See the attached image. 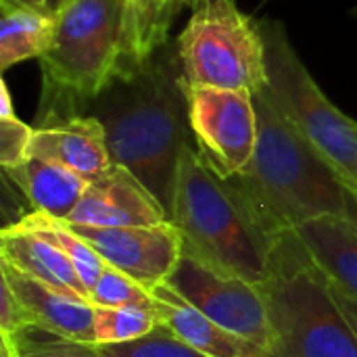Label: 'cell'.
Instances as JSON below:
<instances>
[{
    "instance_id": "cell-13",
    "label": "cell",
    "mask_w": 357,
    "mask_h": 357,
    "mask_svg": "<svg viewBox=\"0 0 357 357\" xmlns=\"http://www.w3.org/2000/svg\"><path fill=\"white\" fill-rule=\"evenodd\" d=\"M29 157L54 161L88 182L111 169L105 126L94 115H79L69 121L36 128Z\"/></svg>"
},
{
    "instance_id": "cell-28",
    "label": "cell",
    "mask_w": 357,
    "mask_h": 357,
    "mask_svg": "<svg viewBox=\"0 0 357 357\" xmlns=\"http://www.w3.org/2000/svg\"><path fill=\"white\" fill-rule=\"evenodd\" d=\"M6 117H17V115L13 109V98H10L8 86L4 79H0V119H6Z\"/></svg>"
},
{
    "instance_id": "cell-18",
    "label": "cell",
    "mask_w": 357,
    "mask_h": 357,
    "mask_svg": "<svg viewBox=\"0 0 357 357\" xmlns=\"http://www.w3.org/2000/svg\"><path fill=\"white\" fill-rule=\"evenodd\" d=\"M56 27V13H46L19 0H0V69L29 59H42Z\"/></svg>"
},
{
    "instance_id": "cell-1",
    "label": "cell",
    "mask_w": 357,
    "mask_h": 357,
    "mask_svg": "<svg viewBox=\"0 0 357 357\" xmlns=\"http://www.w3.org/2000/svg\"><path fill=\"white\" fill-rule=\"evenodd\" d=\"M88 115L105 126L111 161L134 174L169 211L180 155L192 134L176 46H163L123 71Z\"/></svg>"
},
{
    "instance_id": "cell-26",
    "label": "cell",
    "mask_w": 357,
    "mask_h": 357,
    "mask_svg": "<svg viewBox=\"0 0 357 357\" xmlns=\"http://www.w3.org/2000/svg\"><path fill=\"white\" fill-rule=\"evenodd\" d=\"M151 0H128V52H126V67L123 71L132 69V54H134V44L138 40V33L144 23V15L149 8Z\"/></svg>"
},
{
    "instance_id": "cell-20",
    "label": "cell",
    "mask_w": 357,
    "mask_h": 357,
    "mask_svg": "<svg viewBox=\"0 0 357 357\" xmlns=\"http://www.w3.org/2000/svg\"><path fill=\"white\" fill-rule=\"evenodd\" d=\"M159 326L155 307H98L94 305V343L111 345L134 341Z\"/></svg>"
},
{
    "instance_id": "cell-6",
    "label": "cell",
    "mask_w": 357,
    "mask_h": 357,
    "mask_svg": "<svg viewBox=\"0 0 357 357\" xmlns=\"http://www.w3.org/2000/svg\"><path fill=\"white\" fill-rule=\"evenodd\" d=\"M259 29L266 46L264 96L335 169L349 192H357V121L324 94L280 21L259 19Z\"/></svg>"
},
{
    "instance_id": "cell-11",
    "label": "cell",
    "mask_w": 357,
    "mask_h": 357,
    "mask_svg": "<svg viewBox=\"0 0 357 357\" xmlns=\"http://www.w3.org/2000/svg\"><path fill=\"white\" fill-rule=\"evenodd\" d=\"M163 222H169L165 207L134 174L115 163L88 184L86 195L67 220V224L96 228L153 226Z\"/></svg>"
},
{
    "instance_id": "cell-32",
    "label": "cell",
    "mask_w": 357,
    "mask_h": 357,
    "mask_svg": "<svg viewBox=\"0 0 357 357\" xmlns=\"http://www.w3.org/2000/svg\"><path fill=\"white\" fill-rule=\"evenodd\" d=\"M67 2H69V0H67Z\"/></svg>"
},
{
    "instance_id": "cell-29",
    "label": "cell",
    "mask_w": 357,
    "mask_h": 357,
    "mask_svg": "<svg viewBox=\"0 0 357 357\" xmlns=\"http://www.w3.org/2000/svg\"><path fill=\"white\" fill-rule=\"evenodd\" d=\"M19 2L29 4L33 8H40V10H46V13H59L67 0H19Z\"/></svg>"
},
{
    "instance_id": "cell-15",
    "label": "cell",
    "mask_w": 357,
    "mask_h": 357,
    "mask_svg": "<svg viewBox=\"0 0 357 357\" xmlns=\"http://www.w3.org/2000/svg\"><path fill=\"white\" fill-rule=\"evenodd\" d=\"M0 259L33 280L90 301L71 259L42 234L21 228L17 222L8 224L0 234Z\"/></svg>"
},
{
    "instance_id": "cell-5",
    "label": "cell",
    "mask_w": 357,
    "mask_h": 357,
    "mask_svg": "<svg viewBox=\"0 0 357 357\" xmlns=\"http://www.w3.org/2000/svg\"><path fill=\"white\" fill-rule=\"evenodd\" d=\"M266 303V357H357V333L333 282L312 261L295 230L276 236L268 274L257 284Z\"/></svg>"
},
{
    "instance_id": "cell-21",
    "label": "cell",
    "mask_w": 357,
    "mask_h": 357,
    "mask_svg": "<svg viewBox=\"0 0 357 357\" xmlns=\"http://www.w3.org/2000/svg\"><path fill=\"white\" fill-rule=\"evenodd\" d=\"M92 347L98 357H207L186 345L172 328L161 322L157 328L134 341Z\"/></svg>"
},
{
    "instance_id": "cell-17",
    "label": "cell",
    "mask_w": 357,
    "mask_h": 357,
    "mask_svg": "<svg viewBox=\"0 0 357 357\" xmlns=\"http://www.w3.org/2000/svg\"><path fill=\"white\" fill-rule=\"evenodd\" d=\"M6 178L23 192L33 211L56 220H69L88 190V180L79 174L40 157H29L13 169H4Z\"/></svg>"
},
{
    "instance_id": "cell-22",
    "label": "cell",
    "mask_w": 357,
    "mask_h": 357,
    "mask_svg": "<svg viewBox=\"0 0 357 357\" xmlns=\"http://www.w3.org/2000/svg\"><path fill=\"white\" fill-rule=\"evenodd\" d=\"M90 303L98 307H155V297L136 280L105 264L90 291Z\"/></svg>"
},
{
    "instance_id": "cell-8",
    "label": "cell",
    "mask_w": 357,
    "mask_h": 357,
    "mask_svg": "<svg viewBox=\"0 0 357 357\" xmlns=\"http://www.w3.org/2000/svg\"><path fill=\"white\" fill-rule=\"evenodd\" d=\"M184 94L201 159L224 180L238 176L251 163L259 138L253 92L184 86Z\"/></svg>"
},
{
    "instance_id": "cell-25",
    "label": "cell",
    "mask_w": 357,
    "mask_h": 357,
    "mask_svg": "<svg viewBox=\"0 0 357 357\" xmlns=\"http://www.w3.org/2000/svg\"><path fill=\"white\" fill-rule=\"evenodd\" d=\"M29 328H36L33 318L13 293L10 284L0 278V333L6 335H21Z\"/></svg>"
},
{
    "instance_id": "cell-31",
    "label": "cell",
    "mask_w": 357,
    "mask_h": 357,
    "mask_svg": "<svg viewBox=\"0 0 357 357\" xmlns=\"http://www.w3.org/2000/svg\"><path fill=\"white\" fill-rule=\"evenodd\" d=\"M351 197H354V203H356L357 207V192H351Z\"/></svg>"
},
{
    "instance_id": "cell-10",
    "label": "cell",
    "mask_w": 357,
    "mask_h": 357,
    "mask_svg": "<svg viewBox=\"0 0 357 357\" xmlns=\"http://www.w3.org/2000/svg\"><path fill=\"white\" fill-rule=\"evenodd\" d=\"M69 226L102 257L105 264L123 272L146 291L167 282L182 255V236L172 222L119 228Z\"/></svg>"
},
{
    "instance_id": "cell-16",
    "label": "cell",
    "mask_w": 357,
    "mask_h": 357,
    "mask_svg": "<svg viewBox=\"0 0 357 357\" xmlns=\"http://www.w3.org/2000/svg\"><path fill=\"white\" fill-rule=\"evenodd\" d=\"M295 234L333 287L357 301V218L324 215L297 226Z\"/></svg>"
},
{
    "instance_id": "cell-3",
    "label": "cell",
    "mask_w": 357,
    "mask_h": 357,
    "mask_svg": "<svg viewBox=\"0 0 357 357\" xmlns=\"http://www.w3.org/2000/svg\"><path fill=\"white\" fill-rule=\"evenodd\" d=\"M128 0H69L56 13L52 42L40 59L38 126L88 115L96 98L123 73Z\"/></svg>"
},
{
    "instance_id": "cell-24",
    "label": "cell",
    "mask_w": 357,
    "mask_h": 357,
    "mask_svg": "<svg viewBox=\"0 0 357 357\" xmlns=\"http://www.w3.org/2000/svg\"><path fill=\"white\" fill-rule=\"evenodd\" d=\"M33 130L19 117L0 119V165L2 169L19 167L29 159Z\"/></svg>"
},
{
    "instance_id": "cell-2",
    "label": "cell",
    "mask_w": 357,
    "mask_h": 357,
    "mask_svg": "<svg viewBox=\"0 0 357 357\" xmlns=\"http://www.w3.org/2000/svg\"><path fill=\"white\" fill-rule=\"evenodd\" d=\"M259 121L257 149L251 163L228 182L245 199L270 236L324 218H357L349 188L335 169L301 138V134L253 92Z\"/></svg>"
},
{
    "instance_id": "cell-14",
    "label": "cell",
    "mask_w": 357,
    "mask_h": 357,
    "mask_svg": "<svg viewBox=\"0 0 357 357\" xmlns=\"http://www.w3.org/2000/svg\"><path fill=\"white\" fill-rule=\"evenodd\" d=\"M159 322L172 328L186 345L207 357H266L255 343L228 333L211 318L184 301L169 284H159L151 291Z\"/></svg>"
},
{
    "instance_id": "cell-23",
    "label": "cell",
    "mask_w": 357,
    "mask_h": 357,
    "mask_svg": "<svg viewBox=\"0 0 357 357\" xmlns=\"http://www.w3.org/2000/svg\"><path fill=\"white\" fill-rule=\"evenodd\" d=\"M17 341L21 357H98L92 345L61 339L40 328H29L17 335Z\"/></svg>"
},
{
    "instance_id": "cell-12",
    "label": "cell",
    "mask_w": 357,
    "mask_h": 357,
    "mask_svg": "<svg viewBox=\"0 0 357 357\" xmlns=\"http://www.w3.org/2000/svg\"><path fill=\"white\" fill-rule=\"evenodd\" d=\"M0 278L10 284L13 293L33 318L36 328L75 343H94V305L88 299L33 280L2 259Z\"/></svg>"
},
{
    "instance_id": "cell-7",
    "label": "cell",
    "mask_w": 357,
    "mask_h": 357,
    "mask_svg": "<svg viewBox=\"0 0 357 357\" xmlns=\"http://www.w3.org/2000/svg\"><path fill=\"white\" fill-rule=\"evenodd\" d=\"M184 86L247 90L266 86V46L259 21L234 0L203 4L192 10L176 40Z\"/></svg>"
},
{
    "instance_id": "cell-27",
    "label": "cell",
    "mask_w": 357,
    "mask_h": 357,
    "mask_svg": "<svg viewBox=\"0 0 357 357\" xmlns=\"http://www.w3.org/2000/svg\"><path fill=\"white\" fill-rule=\"evenodd\" d=\"M333 289H335V297H337V301H339L343 314L347 316L349 324L354 326V331L357 333V301L356 299H351L349 295H345L343 291H339L337 287H333Z\"/></svg>"
},
{
    "instance_id": "cell-30",
    "label": "cell",
    "mask_w": 357,
    "mask_h": 357,
    "mask_svg": "<svg viewBox=\"0 0 357 357\" xmlns=\"http://www.w3.org/2000/svg\"><path fill=\"white\" fill-rule=\"evenodd\" d=\"M215 2H220V0H201L199 6H203V4H215ZM199 6H197V8H199Z\"/></svg>"
},
{
    "instance_id": "cell-9",
    "label": "cell",
    "mask_w": 357,
    "mask_h": 357,
    "mask_svg": "<svg viewBox=\"0 0 357 357\" xmlns=\"http://www.w3.org/2000/svg\"><path fill=\"white\" fill-rule=\"evenodd\" d=\"M184 301L264 351L270 343L266 303L257 284L228 274L182 249L167 282Z\"/></svg>"
},
{
    "instance_id": "cell-4",
    "label": "cell",
    "mask_w": 357,
    "mask_h": 357,
    "mask_svg": "<svg viewBox=\"0 0 357 357\" xmlns=\"http://www.w3.org/2000/svg\"><path fill=\"white\" fill-rule=\"evenodd\" d=\"M167 215L182 236L184 251L253 284L264 282L276 238L192 144L180 155Z\"/></svg>"
},
{
    "instance_id": "cell-19",
    "label": "cell",
    "mask_w": 357,
    "mask_h": 357,
    "mask_svg": "<svg viewBox=\"0 0 357 357\" xmlns=\"http://www.w3.org/2000/svg\"><path fill=\"white\" fill-rule=\"evenodd\" d=\"M17 224L21 228H27V230H33V232L42 234L46 241L56 245L71 259V264L75 266L84 287L88 289V297H90V291L96 284V280H98V276H100V272L105 268L102 257L84 238H79L65 220H56V218H50L46 213L31 211L29 215L21 218Z\"/></svg>"
}]
</instances>
